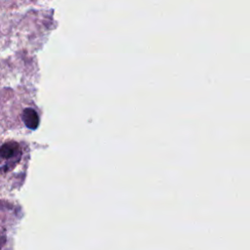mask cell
<instances>
[{
    "mask_svg": "<svg viewBox=\"0 0 250 250\" xmlns=\"http://www.w3.org/2000/svg\"><path fill=\"white\" fill-rule=\"evenodd\" d=\"M21 119L24 123V125L30 129V130H35L37 129L39 125V116L38 113L36 112L35 109L31 107L24 108L21 114Z\"/></svg>",
    "mask_w": 250,
    "mask_h": 250,
    "instance_id": "obj_2",
    "label": "cell"
},
{
    "mask_svg": "<svg viewBox=\"0 0 250 250\" xmlns=\"http://www.w3.org/2000/svg\"><path fill=\"white\" fill-rule=\"evenodd\" d=\"M21 155V150L20 145L16 142L10 141L2 146H0V163L4 160H20Z\"/></svg>",
    "mask_w": 250,
    "mask_h": 250,
    "instance_id": "obj_1",
    "label": "cell"
}]
</instances>
